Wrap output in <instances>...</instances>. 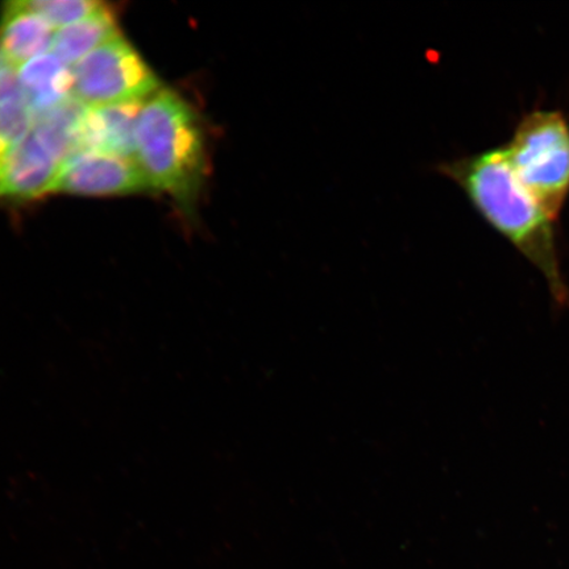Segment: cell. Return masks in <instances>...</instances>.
Returning <instances> with one entry per match:
<instances>
[{
	"label": "cell",
	"mask_w": 569,
	"mask_h": 569,
	"mask_svg": "<svg viewBox=\"0 0 569 569\" xmlns=\"http://www.w3.org/2000/svg\"><path fill=\"white\" fill-rule=\"evenodd\" d=\"M144 102H128L88 109L80 152H98L134 159L137 127Z\"/></svg>",
	"instance_id": "52a82bcc"
},
{
	"label": "cell",
	"mask_w": 569,
	"mask_h": 569,
	"mask_svg": "<svg viewBox=\"0 0 569 569\" xmlns=\"http://www.w3.org/2000/svg\"><path fill=\"white\" fill-rule=\"evenodd\" d=\"M443 172L459 184L482 219L539 270L557 308L568 309L558 222L519 182L503 146L446 163Z\"/></svg>",
	"instance_id": "6da1fadb"
},
{
	"label": "cell",
	"mask_w": 569,
	"mask_h": 569,
	"mask_svg": "<svg viewBox=\"0 0 569 569\" xmlns=\"http://www.w3.org/2000/svg\"><path fill=\"white\" fill-rule=\"evenodd\" d=\"M519 182L553 220L569 198V119L558 109H533L503 146Z\"/></svg>",
	"instance_id": "3957f363"
},
{
	"label": "cell",
	"mask_w": 569,
	"mask_h": 569,
	"mask_svg": "<svg viewBox=\"0 0 569 569\" xmlns=\"http://www.w3.org/2000/svg\"><path fill=\"white\" fill-rule=\"evenodd\" d=\"M117 12L106 9L54 33L51 52L66 66L73 68L97 48L120 36Z\"/></svg>",
	"instance_id": "30bf717a"
},
{
	"label": "cell",
	"mask_w": 569,
	"mask_h": 569,
	"mask_svg": "<svg viewBox=\"0 0 569 569\" xmlns=\"http://www.w3.org/2000/svg\"><path fill=\"white\" fill-rule=\"evenodd\" d=\"M17 76L33 118L73 97V71L53 53L36 57Z\"/></svg>",
	"instance_id": "9c48e42d"
},
{
	"label": "cell",
	"mask_w": 569,
	"mask_h": 569,
	"mask_svg": "<svg viewBox=\"0 0 569 569\" xmlns=\"http://www.w3.org/2000/svg\"><path fill=\"white\" fill-rule=\"evenodd\" d=\"M89 107L74 97L33 118L32 130L66 163L80 153L81 132Z\"/></svg>",
	"instance_id": "8fae6325"
},
{
	"label": "cell",
	"mask_w": 569,
	"mask_h": 569,
	"mask_svg": "<svg viewBox=\"0 0 569 569\" xmlns=\"http://www.w3.org/2000/svg\"><path fill=\"white\" fill-rule=\"evenodd\" d=\"M53 27L17 2L3 4L0 18V54L7 67L18 70L51 51Z\"/></svg>",
	"instance_id": "ba28073f"
},
{
	"label": "cell",
	"mask_w": 569,
	"mask_h": 569,
	"mask_svg": "<svg viewBox=\"0 0 569 569\" xmlns=\"http://www.w3.org/2000/svg\"><path fill=\"white\" fill-rule=\"evenodd\" d=\"M152 189L166 191L191 210L208 172V153L201 119L181 96L160 89L140 111L137 152Z\"/></svg>",
	"instance_id": "7a4b0ae2"
},
{
	"label": "cell",
	"mask_w": 569,
	"mask_h": 569,
	"mask_svg": "<svg viewBox=\"0 0 569 569\" xmlns=\"http://www.w3.org/2000/svg\"><path fill=\"white\" fill-rule=\"evenodd\" d=\"M63 161L32 130L0 159V199H32L52 193Z\"/></svg>",
	"instance_id": "8992f818"
},
{
	"label": "cell",
	"mask_w": 569,
	"mask_h": 569,
	"mask_svg": "<svg viewBox=\"0 0 569 569\" xmlns=\"http://www.w3.org/2000/svg\"><path fill=\"white\" fill-rule=\"evenodd\" d=\"M33 113L21 90L17 70H0V159L30 132Z\"/></svg>",
	"instance_id": "7c38bea8"
},
{
	"label": "cell",
	"mask_w": 569,
	"mask_h": 569,
	"mask_svg": "<svg viewBox=\"0 0 569 569\" xmlns=\"http://www.w3.org/2000/svg\"><path fill=\"white\" fill-rule=\"evenodd\" d=\"M151 189L137 160L84 151L63 163L52 193L124 196Z\"/></svg>",
	"instance_id": "5b68a950"
},
{
	"label": "cell",
	"mask_w": 569,
	"mask_h": 569,
	"mask_svg": "<svg viewBox=\"0 0 569 569\" xmlns=\"http://www.w3.org/2000/svg\"><path fill=\"white\" fill-rule=\"evenodd\" d=\"M19 3L59 30L96 16L109 6L91 0H19Z\"/></svg>",
	"instance_id": "4fadbf2b"
},
{
	"label": "cell",
	"mask_w": 569,
	"mask_h": 569,
	"mask_svg": "<svg viewBox=\"0 0 569 569\" xmlns=\"http://www.w3.org/2000/svg\"><path fill=\"white\" fill-rule=\"evenodd\" d=\"M71 71L73 97L89 109L146 102L160 90L158 76L123 34L97 48Z\"/></svg>",
	"instance_id": "277c9868"
},
{
	"label": "cell",
	"mask_w": 569,
	"mask_h": 569,
	"mask_svg": "<svg viewBox=\"0 0 569 569\" xmlns=\"http://www.w3.org/2000/svg\"><path fill=\"white\" fill-rule=\"evenodd\" d=\"M6 67V63L3 61L2 54H0V70H2Z\"/></svg>",
	"instance_id": "5bb4252c"
}]
</instances>
